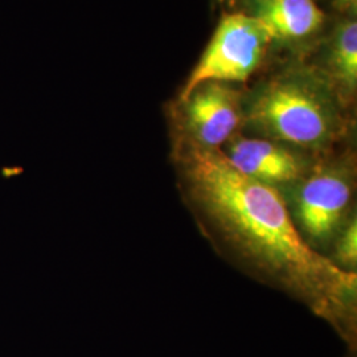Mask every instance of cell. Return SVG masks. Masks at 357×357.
Instances as JSON below:
<instances>
[{
  "label": "cell",
  "instance_id": "obj_6",
  "mask_svg": "<svg viewBox=\"0 0 357 357\" xmlns=\"http://www.w3.org/2000/svg\"><path fill=\"white\" fill-rule=\"evenodd\" d=\"M224 146L221 153L238 172L280 193L301 181L317 163L296 149L266 138L233 135Z\"/></svg>",
  "mask_w": 357,
  "mask_h": 357
},
{
  "label": "cell",
  "instance_id": "obj_7",
  "mask_svg": "<svg viewBox=\"0 0 357 357\" xmlns=\"http://www.w3.org/2000/svg\"><path fill=\"white\" fill-rule=\"evenodd\" d=\"M255 17L273 38H306L324 22L314 0H257Z\"/></svg>",
  "mask_w": 357,
  "mask_h": 357
},
{
  "label": "cell",
  "instance_id": "obj_1",
  "mask_svg": "<svg viewBox=\"0 0 357 357\" xmlns=\"http://www.w3.org/2000/svg\"><path fill=\"white\" fill-rule=\"evenodd\" d=\"M176 160L181 197L217 250L255 280L302 302L354 343L356 273L307 245L280 192L238 172L221 150L180 142Z\"/></svg>",
  "mask_w": 357,
  "mask_h": 357
},
{
  "label": "cell",
  "instance_id": "obj_5",
  "mask_svg": "<svg viewBox=\"0 0 357 357\" xmlns=\"http://www.w3.org/2000/svg\"><path fill=\"white\" fill-rule=\"evenodd\" d=\"M240 94L228 84L205 82L180 101V142L220 150L243 122Z\"/></svg>",
  "mask_w": 357,
  "mask_h": 357
},
{
  "label": "cell",
  "instance_id": "obj_2",
  "mask_svg": "<svg viewBox=\"0 0 357 357\" xmlns=\"http://www.w3.org/2000/svg\"><path fill=\"white\" fill-rule=\"evenodd\" d=\"M243 121L262 138L318 155L330 151L345 128L331 94L296 78L278 79L259 90Z\"/></svg>",
  "mask_w": 357,
  "mask_h": 357
},
{
  "label": "cell",
  "instance_id": "obj_10",
  "mask_svg": "<svg viewBox=\"0 0 357 357\" xmlns=\"http://www.w3.org/2000/svg\"><path fill=\"white\" fill-rule=\"evenodd\" d=\"M347 4H352V3H356V0H343Z\"/></svg>",
  "mask_w": 357,
  "mask_h": 357
},
{
  "label": "cell",
  "instance_id": "obj_9",
  "mask_svg": "<svg viewBox=\"0 0 357 357\" xmlns=\"http://www.w3.org/2000/svg\"><path fill=\"white\" fill-rule=\"evenodd\" d=\"M332 255L330 257L333 264H336L345 271L356 273L357 265V222L356 215L351 218L343 231L339 234L332 246Z\"/></svg>",
  "mask_w": 357,
  "mask_h": 357
},
{
  "label": "cell",
  "instance_id": "obj_8",
  "mask_svg": "<svg viewBox=\"0 0 357 357\" xmlns=\"http://www.w3.org/2000/svg\"><path fill=\"white\" fill-rule=\"evenodd\" d=\"M332 66L336 78L345 89L352 91L357 82V23L348 22L337 31Z\"/></svg>",
  "mask_w": 357,
  "mask_h": 357
},
{
  "label": "cell",
  "instance_id": "obj_4",
  "mask_svg": "<svg viewBox=\"0 0 357 357\" xmlns=\"http://www.w3.org/2000/svg\"><path fill=\"white\" fill-rule=\"evenodd\" d=\"M271 40L255 16L225 15L181 90L180 101L205 82H245L261 64Z\"/></svg>",
  "mask_w": 357,
  "mask_h": 357
},
{
  "label": "cell",
  "instance_id": "obj_3",
  "mask_svg": "<svg viewBox=\"0 0 357 357\" xmlns=\"http://www.w3.org/2000/svg\"><path fill=\"white\" fill-rule=\"evenodd\" d=\"M356 172L352 159H319L305 178L280 195L307 245L328 257L352 215Z\"/></svg>",
  "mask_w": 357,
  "mask_h": 357
}]
</instances>
